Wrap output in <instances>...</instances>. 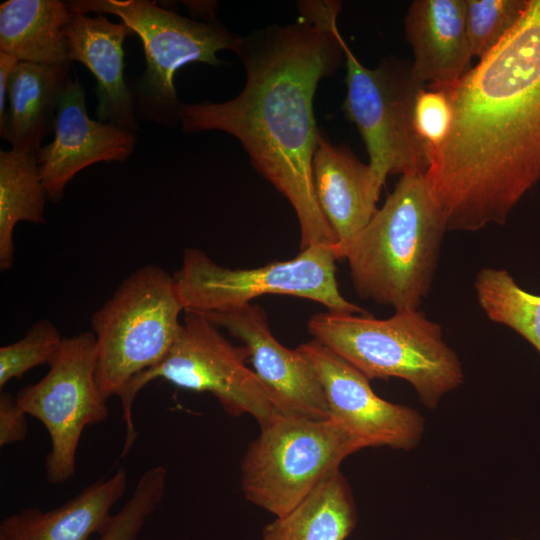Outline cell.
Returning a JSON list of instances; mask_svg holds the SVG:
<instances>
[{"mask_svg":"<svg viewBox=\"0 0 540 540\" xmlns=\"http://www.w3.org/2000/svg\"><path fill=\"white\" fill-rule=\"evenodd\" d=\"M341 8L335 0L300 1L294 23L269 25L242 38L236 54L246 82L236 97L182 102L179 109L183 132L217 130L240 141L256 171L293 207L300 250L338 243L315 191L313 157L323 132L313 100L321 79L345 62L337 27Z\"/></svg>","mask_w":540,"mask_h":540,"instance_id":"cell-1","label":"cell"},{"mask_svg":"<svg viewBox=\"0 0 540 540\" xmlns=\"http://www.w3.org/2000/svg\"><path fill=\"white\" fill-rule=\"evenodd\" d=\"M442 91L451 125L424 176L447 231L502 225L540 182V0Z\"/></svg>","mask_w":540,"mask_h":540,"instance_id":"cell-2","label":"cell"},{"mask_svg":"<svg viewBox=\"0 0 540 540\" xmlns=\"http://www.w3.org/2000/svg\"><path fill=\"white\" fill-rule=\"evenodd\" d=\"M447 231L422 173L401 175L383 206L349 242L346 259L357 294L397 310L418 309L429 293Z\"/></svg>","mask_w":540,"mask_h":540,"instance_id":"cell-3","label":"cell"},{"mask_svg":"<svg viewBox=\"0 0 540 540\" xmlns=\"http://www.w3.org/2000/svg\"><path fill=\"white\" fill-rule=\"evenodd\" d=\"M307 327L314 340L369 380L409 382L429 409L463 383L462 364L441 326L418 309L397 310L386 319L327 311L314 314Z\"/></svg>","mask_w":540,"mask_h":540,"instance_id":"cell-4","label":"cell"},{"mask_svg":"<svg viewBox=\"0 0 540 540\" xmlns=\"http://www.w3.org/2000/svg\"><path fill=\"white\" fill-rule=\"evenodd\" d=\"M80 13L112 14L137 35L146 69L129 84L137 116L166 127L179 124V100L174 77L183 66L200 62L220 66L221 50L237 53L243 36L217 22L183 17L150 0H72Z\"/></svg>","mask_w":540,"mask_h":540,"instance_id":"cell-5","label":"cell"},{"mask_svg":"<svg viewBox=\"0 0 540 540\" xmlns=\"http://www.w3.org/2000/svg\"><path fill=\"white\" fill-rule=\"evenodd\" d=\"M184 306L175 279L156 264L129 274L91 316L97 382L106 399L158 364L174 344Z\"/></svg>","mask_w":540,"mask_h":540,"instance_id":"cell-6","label":"cell"},{"mask_svg":"<svg viewBox=\"0 0 540 540\" xmlns=\"http://www.w3.org/2000/svg\"><path fill=\"white\" fill-rule=\"evenodd\" d=\"M244 346H234L219 328L203 314L185 311L178 336L155 366L137 375L118 396L125 424L121 456L132 448L137 431L133 422V403L137 394L155 379L194 392H208L231 416L249 414L263 429L281 415L270 402L261 382L245 360Z\"/></svg>","mask_w":540,"mask_h":540,"instance_id":"cell-7","label":"cell"},{"mask_svg":"<svg viewBox=\"0 0 540 540\" xmlns=\"http://www.w3.org/2000/svg\"><path fill=\"white\" fill-rule=\"evenodd\" d=\"M248 446L241 462L245 498L284 516L337 472L363 444L331 419L280 416Z\"/></svg>","mask_w":540,"mask_h":540,"instance_id":"cell-8","label":"cell"},{"mask_svg":"<svg viewBox=\"0 0 540 540\" xmlns=\"http://www.w3.org/2000/svg\"><path fill=\"white\" fill-rule=\"evenodd\" d=\"M335 245H315L286 261L250 269L221 266L204 251L186 248L182 265L173 274L185 311H225L259 296L289 295L318 302L328 311L365 315L348 301L336 279Z\"/></svg>","mask_w":540,"mask_h":540,"instance_id":"cell-9","label":"cell"},{"mask_svg":"<svg viewBox=\"0 0 540 540\" xmlns=\"http://www.w3.org/2000/svg\"><path fill=\"white\" fill-rule=\"evenodd\" d=\"M347 93L342 105L365 144L369 164L385 183L388 175L425 174L429 151L414 125L419 93L426 89L414 76L411 62L390 56L370 69L342 42Z\"/></svg>","mask_w":540,"mask_h":540,"instance_id":"cell-10","label":"cell"},{"mask_svg":"<svg viewBox=\"0 0 540 540\" xmlns=\"http://www.w3.org/2000/svg\"><path fill=\"white\" fill-rule=\"evenodd\" d=\"M96 371L95 335L81 332L63 338L47 374L16 395L25 413L38 419L49 434L51 447L45 470L51 484L74 476L82 432L108 417V399L99 388Z\"/></svg>","mask_w":540,"mask_h":540,"instance_id":"cell-11","label":"cell"},{"mask_svg":"<svg viewBox=\"0 0 540 540\" xmlns=\"http://www.w3.org/2000/svg\"><path fill=\"white\" fill-rule=\"evenodd\" d=\"M298 349L313 365L331 420L366 447L409 450L424 433V418L408 407L379 397L369 379L335 352L312 339Z\"/></svg>","mask_w":540,"mask_h":540,"instance_id":"cell-12","label":"cell"},{"mask_svg":"<svg viewBox=\"0 0 540 540\" xmlns=\"http://www.w3.org/2000/svg\"><path fill=\"white\" fill-rule=\"evenodd\" d=\"M201 314L243 343L254 373L280 415L314 420L330 418L313 365L298 348L289 349L273 336L260 305L248 303Z\"/></svg>","mask_w":540,"mask_h":540,"instance_id":"cell-13","label":"cell"},{"mask_svg":"<svg viewBox=\"0 0 540 540\" xmlns=\"http://www.w3.org/2000/svg\"><path fill=\"white\" fill-rule=\"evenodd\" d=\"M53 141L36 153L48 199L58 202L66 185L84 168L98 162L124 163L134 152L136 134L110 123L92 120L85 90L77 78L69 79L62 94Z\"/></svg>","mask_w":540,"mask_h":540,"instance_id":"cell-14","label":"cell"},{"mask_svg":"<svg viewBox=\"0 0 540 540\" xmlns=\"http://www.w3.org/2000/svg\"><path fill=\"white\" fill-rule=\"evenodd\" d=\"M64 35L69 60L80 62L96 78L98 121L136 134L139 121L124 76L123 50L126 37L134 35L133 31L123 22L109 21L103 14L90 17L72 10Z\"/></svg>","mask_w":540,"mask_h":540,"instance_id":"cell-15","label":"cell"},{"mask_svg":"<svg viewBox=\"0 0 540 540\" xmlns=\"http://www.w3.org/2000/svg\"><path fill=\"white\" fill-rule=\"evenodd\" d=\"M313 177L319 205L341 248L377 212L384 182L368 163L346 145L332 144L322 133L313 157Z\"/></svg>","mask_w":540,"mask_h":540,"instance_id":"cell-16","label":"cell"},{"mask_svg":"<svg viewBox=\"0 0 540 540\" xmlns=\"http://www.w3.org/2000/svg\"><path fill=\"white\" fill-rule=\"evenodd\" d=\"M412 72L428 90H445L470 69L465 0H415L405 17Z\"/></svg>","mask_w":540,"mask_h":540,"instance_id":"cell-17","label":"cell"},{"mask_svg":"<svg viewBox=\"0 0 540 540\" xmlns=\"http://www.w3.org/2000/svg\"><path fill=\"white\" fill-rule=\"evenodd\" d=\"M126 488L127 473L119 469L54 509L28 508L7 516L0 524V540H88L103 529Z\"/></svg>","mask_w":540,"mask_h":540,"instance_id":"cell-18","label":"cell"},{"mask_svg":"<svg viewBox=\"0 0 540 540\" xmlns=\"http://www.w3.org/2000/svg\"><path fill=\"white\" fill-rule=\"evenodd\" d=\"M71 63L17 64L8 84L9 106L0 120L1 138L12 149L36 153L43 139L54 131Z\"/></svg>","mask_w":540,"mask_h":540,"instance_id":"cell-19","label":"cell"},{"mask_svg":"<svg viewBox=\"0 0 540 540\" xmlns=\"http://www.w3.org/2000/svg\"><path fill=\"white\" fill-rule=\"evenodd\" d=\"M71 8L61 0H8L0 5V51L20 62L58 65L69 60L64 27Z\"/></svg>","mask_w":540,"mask_h":540,"instance_id":"cell-20","label":"cell"},{"mask_svg":"<svg viewBox=\"0 0 540 540\" xmlns=\"http://www.w3.org/2000/svg\"><path fill=\"white\" fill-rule=\"evenodd\" d=\"M357 523L351 488L340 470L262 530L261 540H345Z\"/></svg>","mask_w":540,"mask_h":540,"instance_id":"cell-21","label":"cell"},{"mask_svg":"<svg viewBox=\"0 0 540 540\" xmlns=\"http://www.w3.org/2000/svg\"><path fill=\"white\" fill-rule=\"evenodd\" d=\"M48 199L35 153L0 150V269L14 264L13 231L22 221L45 223Z\"/></svg>","mask_w":540,"mask_h":540,"instance_id":"cell-22","label":"cell"},{"mask_svg":"<svg viewBox=\"0 0 540 540\" xmlns=\"http://www.w3.org/2000/svg\"><path fill=\"white\" fill-rule=\"evenodd\" d=\"M474 287L486 316L517 332L540 353V295L524 290L507 270L490 267L478 272Z\"/></svg>","mask_w":540,"mask_h":540,"instance_id":"cell-23","label":"cell"},{"mask_svg":"<svg viewBox=\"0 0 540 540\" xmlns=\"http://www.w3.org/2000/svg\"><path fill=\"white\" fill-rule=\"evenodd\" d=\"M529 0H465V25L472 58L488 55L517 25Z\"/></svg>","mask_w":540,"mask_h":540,"instance_id":"cell-24","label":"cell"},{"mask_svg":"<svg viewBox=\"0 0 540 540\" xmlns=\"http://www.w3.org/2000/svg\"><path fill=\"white\" fill-rule=\"evenodd\" d=\"M167 470L157 465L146 470L138 479L132 495L112 514L98 533L97 540H135L148 517L160 505L166 489Z\"/></svg>","mask_w":540,"mask_h":540,"instance_id":"cell-25","label":"cell"},{"mask_svg":"<svg viewBox=\"0 0 540 540\" xmlns=\"http://www.w3.org/2000/svg\"><path fill=\"white\" fill-rule=\"evenodd\" d=\"M63 337L49 320L34 323L25 335L0 348V388L12 379L38 366L50 364L58 353Z\"/></svg>","mask_w":540,"mask_h":540,"instance_id":"cell-26","label":"cell"},{"mask_svg":"<svg viewBox=\"0 0 540 540\" xmlns=\"http://www.w3.org/2000/svg\"><path fill=\"white\" fill-rule=\"evenodd\" d=\"M414 125L431 159L451 125V107L444 91L423 89L419 93L414 108Z\"/></svg>","mask_w":540,"mask_h":540,"instance_id":"cell-27","label":"cell"},{"mask_svg":"<svg viewBox=\"0 0 540 540\" xmlns=\"http://www.w3.org/2000/svg\"><path fill=\"white\" fill-rule=\"evenodd\" d=\"M26 413L17 402L16 396L6 391L0 393V446L23 441L28 425Z\"/></svg>","mask_w":540,"mask_h":540,"instance_id":"cell-28","label":"cell"},{"mask_svg":"<svg viewBox=\"0 0 540 540\" xmlns=\"http://www.w3.org/2000/svg\"><path fill=\"white\" fill-rule=\"evenodd\" d=\"M19 62L14 55L0 51V120L3 119L7 109L10 77Z\"/></svg>","mask_w":540,"mask_h":540,"instance_id":"cell-29","label":"cell"},{"mask_svg":"<svg viewBox=\"0 0 540 540\" xmlns=\"http://www.w3.org/2000/svg\"><path fill=\"white\" fill-rule=\"evenodd\" d=\"M193 17L201 18L203 22H217L215 1H181Z\"/></svg>","mask_w":540,"mask_h":540,"instance_id":"cell-30","label":"cell"},{"mask_svg":"<svg viewBox=\"0 0 540 540\" xmlns=\"http://www.w3.org/2000/svg\"><path fill=\"white\" fill-rule=\"evenodd\" d=\"M510 540H515V539H510Z\"/></svg>","mask_w":540,"mask_h":540,"instance_id":"cell-31","label":"cell"}]
</instances>
